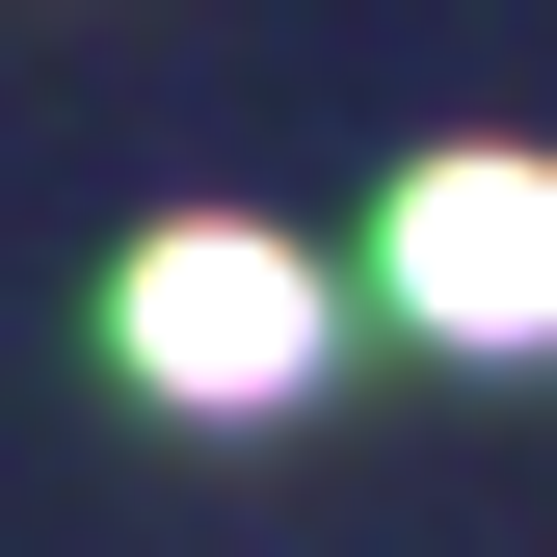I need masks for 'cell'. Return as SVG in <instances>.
<instances>
[{
	"mask_svg": "<svg viewBox=\"0 0 557 557\" xmlns=\"http://www.w3.org/2000/svg\"><path fill=\"white\" fill-rule=\"evenodd\" d=\"M107 345H133L160 398H213V425H265V398L319 372V265H293V239H239V213H186V239H133Z\"/></svg>",
	"mask_w": 557,
	"mask_h": 557,
	"instance_id": "cell-1",
	"label": "cell"
},
{
	"mask_svg": "<svg viewBox=\"0 0 557 557\" xmlns=\"http://www.w3.org/2000/svg\"><path fill=\"white\" fill-rule=\"evenodd\" d=\"M398 319L425 345H557V160H398Z\"/></svg>",
	"mask_w": 557,
	"mask_h": 557,
	"instance_id": "cell-2",
	"label": "cell"
}]
</instances>
